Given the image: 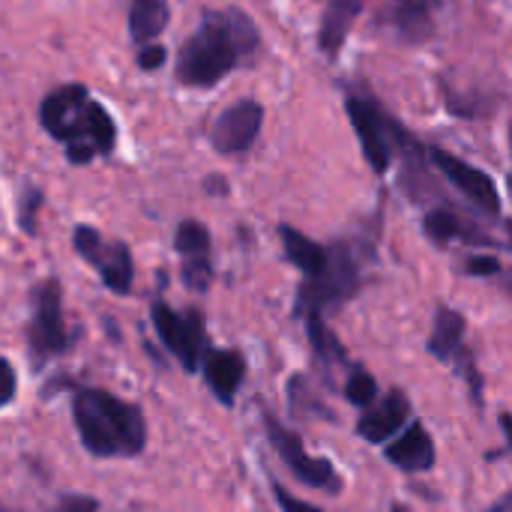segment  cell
<instances>
[{
    "label": "cell",
    "mask_w": 512,
    "mask_h": 512,
    "mask_svg": "<svg viewBox=\"0 0 512 512\" xmlns=\"http://www.w3.org/2000/svg\"><path fill=\"white\" fill-rule=\"evenodd\" d=\"M72 423L81 447L96 459H135L147 447V420L138 405L102 390L72 387Z\"/></svg>",
    "instance_id": "obj_1"
},
{
    "label": "cell",
    "mask_w": 512,
    "mask_h": 512,
    "mask_svg": "<svg viewBox=\"0 0 512 512\" xmlns=\"http://www.w3.org/2000/svg\"><path fill=\"white\" fill-rule=\"evenodd\" d=\"M255 48L258 33L252 18L237 9L210 12L186 39L177 57V78L189 87H213Z\"/></svg>",
    "instance_id": "obj_2"
},
{
    "label": "cell",
    "mask_w": 512,
    "mask_h": 512,
    "mask_svg": "<svg viewBox=\"0 0 512 512\" xmlns=\"http://www.w3.org/2000/svg\"><path fill=\"white\" fill-rule=\"evenodd\" d=\"M360 285L363 276L354 252L345 243H333L327 246V261L321 273L303 279V285L297 288L294 315L303 318V315H324L330 309H339L360 291Z\"/></svg>",
    "instance_id": "obj_3"
},
{
    "label": "cell",
    "mask_w": 512,
    "mask_h": 512,
    "mask_svg": "<svg viewBox=\"0 0 512 512\" xmlns=\"http://www.w3.org/2000/svg\"><path fill=\"white\" fill-rule=\"evenodd\" d=\"M30 300H33V312L27 327V348H30V363L42 369L48 360L69 351L72 333L63 318V291L57 279H42L33 288Z\"/></svg>",
    "instance_id": "obj_4"
},
{
    "label": "cell",
    "mask_w": 512,
    "mask_h": 512,
    "mask_svg": "<svg viewBox=\"0 0 512 512\" xmlns=\"http://www.w3.org/2000/svg\"><path fill=\"white\" fill-rule=\"evenodd\" d=\"M261 423H264V432H267V441L270 447L276 450V456L282 459V465L309 489L315 492H327V495H339L342 492V477L339 471L333 468L330 459H318V456H309L306 447H303V438L288 429L279 417H273L267 408H261Z\"/></svg>",
    "instance_id": "obj_5"
},
{
    "label": "cell",
    "mask_w": 512,
    "mask_h": 512,
    "mask_svg": "<svg viewBox=\"0 0 512 512\" xmlns=\"http://www.w3.org/2000/svg\"><path fill=\"white\" fill-rule=\"evenodd\" d=\"M153 318V330L159 336V342L177 357V363L195 375L201 369L204 354L210 351V339H207V324H204V312L201 309H186L177 312L168 303L156 300L150 309Z\"/></svg>",
    "instance_id": "obj_6"
},
{
    "label": "cell",
    "mask_w": 512,
    "mask_h": 512,
    "mask_svg": "<svg viewBox=\"0 0 512 512\" xmlns=\"http://www.w3.org/2000/svg\"><path fill=\"white\" fill-rule=\"evenodd\" d=\"M465 330H468V321H465L462 312H456V309H450V306H438V309H435L432 336H429V342H426V351H429L435 360L453 366L456 375L468 384V393H471L474 405L483 408V387H486V381H483V375H480V369H477V363H474L471 348L465 345Z\"/></svg>",
    "instance_id": "obj_7"
},
{
    "label": "cell",
    "mask_w": 512,
    "mask_h": 512,
    "mask_svg": "<svg viewBox=\"0 0 512 512\" xmlns=\"http://www.w3.org/2000/svg\"><path fill=\"white\" fill-rule=\"evenodd\" d=\"M72 246L75 252L99 273L102 285L117 294L126 297L132 291L135 282V264H132V252L126 243L120 240H105L96 228L90 225H78L72 231Z\"/></svg>",
    "instance_id": "obj_8"
},
{
    "label": "cell",
    "mask_w": 512,
    "mask_h": 512,
    "mask_svg": "<svg viewBox=\"0 0 512 512\" xmlns=\"http://www.w3.org/2000/svg\"><path fill=\"white\" fill-rule=\"evenodd\" d=\"M345 111L351 117V126H354L357 138H360L363 159L369 162V168L375 174H387V168L393 162V135L399 129V123H393L369 99H357V96H351L345 102Z\"/></svg>",
    "instance_id": "obj_9"
},
{
    "label": "cell",
    "mask_w": 512,
    "mask_h": 512,
    "mask_svg": "<svg viewBox=\"0 0 512 512\" xmlns=\"http://www.w3.org/2000/svg\"><path fill=\"white\" fill-rule=\"evenodd\" d=\"M87 105H90V93L84 84H63L42 99L39 123L54 141H63L66 147H72L81 138Z\"/></svg>",
    "instance_id": "obj_10"
},
{
    "label": "cell",
    "mask_w": 512,
    "mask_h": 512,
    "mask_svg": "<svg viewBox=\"0 0 512 512\" xmlns=\"http://www.w3.org/2000/svg\"><path fill=\"white\" fill-rule=\"evenodd\" d=\"M432 162L474 207H480L489 216L504 213V201H501V192H498V183H495L492 174H486L483 168L453 156L450 150H438V147L432 150Z\"/></svg>",
    "instance_id": "obj_11"
},
{
    "label": "cell",
    "mask_w": 512,
    "mask_h": 512,
    "mask_svg": "<svg viewBox=\"0 0 512 512\" xmlns=\"http://www.w3.org/2000/svg\"><path fill=\"white\" fill-rule=\"evenodd\" d=\"M174 249L180 252V279L189 291L204 294L213 285V246H210V231L186 219L174 231Z\"/></svg>",
    "instance_id": "obj_12"
},
{
    "label": "cell",
    "mask_w": 512,
    "mask_h": 512,
    "mask_svg": "<svg viewBox=\"0 0 512 512\" xmlns=\"http://www.w3.org/2000/svg\"><path fill=\"white\" fill-rule=\"evenodd\" d=\"M261 126H264V108L255 99H240L219 114V120L213 123L210 141L216 153L237 156V153H246L258 141Z\"/></svg>",
    "instance_id": "obj_13"
},
{
    "label": "cell",
    "mask_w": 512,
    "mask_h": 512,
    "mask_svg": "<svg viewBox=\"0 0 512 512\" xmlns=\"http://www.w3.org/2000/svg\"><path fill=\"white\" fill-rule=\"evenodd\" d=\"M411 420V399L405 390L393 387L390 393L378 396L369 408H363V417L357 420V435L366 444H390Z\"/></svg>",
    "instance_id": "obj_14"
},
{
    "label": "cell",
    "mask_w": 512,
    "mask_h": 512,
    "mask_svg": "<svg viewBox=\"0 0 512 512\" xmlns=\"http://www.w3.org/2000/svg\"><path fill=\"white\" fill-rule=\"evenodd\" d=\"M384 459L393 468L405 471V474H426V471L435 468L438 450H435V441H432L429 429L420 420H411L402 429V435L393 444L384 447Z\"/></svg>",
    "instance_id": "obj_15"
},
{
    "label": "cell",
    "mask_w": 512,
    "mask_h": 512,
    "mask_svg": "<svg viewBox=\"0 0 512 512\" xmlns=\"http://www.w3.org/2000/svg\"><path fill=\"white\" fill-rule=\"evenodd\" d=\"M207 381V387L213 390V396L231 408L243 381H246V357L234 348H210L201 360V369H198Z\"/></svg>",
    "instance_id": "obj_16"
},
{
    "label": "cell",
    "mask_w": 512,
    "mask_h": 512,
    "mask_svg": "<svg viewBox=\"0 0 512 512\" xmlns=\"http://www.w3.org/2000/svg\"><path fill=\"white\" fill-rule=\"evenodd\" d=\"M363 9V0H330L324 18H321V30H318V45L324 54L336 57L339 48L345 45L357 15Z\"/></svg>",
    "instance_id": "obj_17"
},
{
    "label": "cell",
    "mask_w": 512,
    "mask_h": 512,
    "mask_svg": "<svg viewBox=\"0 0 512 512\" xmlns=\"http://www.w3.org/2000/svg\"><path fill=\"white\" fill-rule=\"evenodd\" d=\"M168 0H129V36L138 45L153 42L168 27Z\"/></svg>",
    "instance_id": "obj_18"
},
{
    "label": "cell",
    "mask_w": 512,
    "mask_h": 512,
    "mask_svg": "<svg viewBox=\"0 0 512 512\" xmlns=\"http://www.w3.org/2000/svg\"><path fill=\"white\" fill-rule=\"evenodd\" d=\"M282 234V246H285V258L309 279L315 273H321L324 261H327V246L315 243L312 237H306L303 231L291 228V225H282L279 228Z\"/></svg>",
    "instance_id": "obj_19"
},
{
    "label": "cell",
    "mask_w": 512,
    "mask_h": 512,
    "mask_svg": "<svg viewBox=\"0 0 512 512\" xmlns=\"http://www.w3.org/2000/svg\"><path fill=\"white\" fill-rule=\"evenodd\" d=\"M393 24L408 42H423L435 30L432 3L429 0H396L393 3Z\"/></svg>",
    "instance_id": "obj_20"
},
{
    "label": "cell",
    "mask_w": 512,
    "mask_h": 512,
    "mask_svg": "<svg viewBox=\"0 0 512 512\" xmlns=\"http://www.w3.org/2000/svg\"><path fill=\"white\" fill-rule=\"evenodd\" d=\"M303 324H306V333H309V342L321 369L330 372L333 366H348V354L342 342L336 339V333L324 324V315H303Z\"/></svg>",
    "instance_id": "obj_21"
},
{
    "label": "cell",
    "mask_w": 512,
    "mask_h": 512,
    "mask_svg": "<svg viewBox=\"0 0 512 512\" xmlns=\"http://www.w3.org/2000/svg\"><path fill=\"white\" fill-rule=\"evenodd\" d=\"M423 231L438 246H447L450 240H459V237L462 240H471V243H489L480 231H474L468 222H462L453 210H432V213H426Z\"/></svg>",
    "instance_id": "obj_22"
},
{
    "label": "cell",
    "mask_w": 512,
    "mask_h": 512,
    "mask_svg": "<svg viewBox=\"0 0 512 512\" xmlns=\"http://www.w3.org/2000/svg\"><path fill=\"white\" fill-rule=\"evenodd\" d=\"M288 405H291V414L294 417H324L327 423H336V411H330L318 393L312 390L309 378L306 375H291L288 378Z\"/></svg>",
    "instance_id": "obj_23"
},
{
    "label": "cell",
    "mask_w": 512,
    "mask_h": 512,
    "mask_svg": "<svg viewBox=\"0 0 512 512\" xmlns=\"http://www.w3.org/2000/svg\"><path fill=\"white\" fill-rule=\"evenodd\" d=\"M378 396H381V387H378L375 375L357 366V369L348 375V381H345V399H348L354 408H369Z\"/></svg>",
    "instance_id": "obj_24"
},
{
    "label": "cell",
    "mask_w": 512,
    "mask_h": 512,
    "mask_svg": "<svg viewBox=\"0 0 512 512\" xmlns=\"http://www.w3.org/2000/svg\"><path fill=\"white\" fill-rule=\"evenodd\" d=\"M270 486H273V498H276V504H279V510L282 512H324L321 507H315V504L297 498L294 492H288L279 480H273Z\"/></svg>",
    "instance_id": "obj_25"
},
{
    "label": "cell",
    "mask_w": 512,
    "mask_h": 512,
    "mask_svg": "<svg viewBox=\"0 0 512 512\" xmlns=\"http://www.w3.org/2000/svg\"><path fill=\"white\" fill-rule=\"evenodd\" d=\"M15 396H18V372L6 357H0V408L12 405Z\"/></svg>",
    "instance_id": "obj_26"
},
{
    "label": "cell",
    "mask_w": 512,
    "mask_h": 512,
    "mask_svg": "<svg viewBox=\"0 0 512 512\" xmlns=\"http://www.w3.org/2000/svg\"><path fill=\"white\" fill-rule=\"evenodd\" d=\"M39 201H42L39 189H27V192H24V198H21V228H24L27 234H33V228H36V210H39Z\"/></svg>",
    "instance_id": "obj_27"
},
{
    "label": "cell",
    "mask_w": 512,
    "mask_h": 512,
    "mask_svg": "<svg viewBox=\"0 0 512 512\" xmlns=\"http://www.w3.org/2000/svg\"><path fill=\"white\" fill-rule=\"evenodd\" d=\"M99 510V501L96 498H87V495H63L57 501V507L51 512H96Z\"/></svg>",
    "instance_id": "obj_28"
},
{
    "label": "cell",
    "mask_w": 512,
    "mask_h": 512,
    "mask_svg": "<svg viewBox=\"0 0 512 512\" xmlns=\"http://www.w3.org/2000/svg\"><path fill=\"white\" fill-rule=\"evenodd\" d=\"M165 57H168V51H165L159 42H147V45L138 51V66L147 69V72H153V69H159V66L165 63Z\"/></svg>",
    "instance_id": "obj_29"
},
{
    "label": "cell",
    "mask_w": 512,
    "mask_h": 512,
    "mask_svg": "<svg viewBox=\"0 0 512 512\" xmlns=\"http://www.w3.org/2000/svg\"><path fill=\"white\" fill-rule=\"evenodd\" d=\"M465 270L471 276H498L501 273V261L492 258V255H474V258H468Z\"/></svg>",
    "instance_id": "obj_30"
},
{
    "label": "cell",
    "mask_w": 512,
    "mask_h": 512,
    "mask_svg": "<svg viewBox=\"0 0 512 512\" xmlns=\"http://www.w3.org/2000/svg\"><path fill=\"white\" fill-rule=\"evenodd\" d=\"M510 501H512V495L507 492V495H504V498H501V501H498V504H495L489 512H507L510 510Z\"/></svg>",
    "instance_id": "obj_31"
},
{
    "label": "cell",
    "mask_w": 512,
    "mask_h": 512,
    "mask_svg": "<svg viewBox=\"0 0 512 512\" xmlns=\"http://www.w3.org/2000/svg\"><path fill=\"white\" fill-rule=\"evenodd\" d=\"M390 512H411V510H408V507H402V504H393V507H390Z\"/></svg>",
    "instance_id": "obj_32"
},
{
    "label": "cell",
    "mask_w": 512,
    "mask_h": 512,
    "mask_svg": "<svg viewBox=\"0 0 512 512\" xmlns=\"http://www.w3.org/2000/svg\"><path fill=\"white\" fill-rule=\"evenodd\" d=\"M0 512H12V510H6V507H0Z\"/></svg>",
    "instance_id": "obj_33"
}]
</instances>
